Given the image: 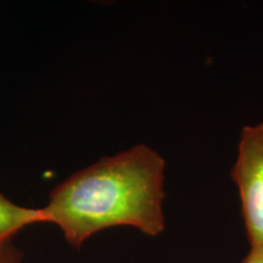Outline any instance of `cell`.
<instances>
[{"instance_id": "3", "label": "cell", "mask_w": 263, "mask_h": 263, "mask_svg": "<svg viewBox=\"0 0 263 263\" xmlns=\"http://www.w3.org/2000/svg\"><path fill=\"white\" fill-rule=\"evenodd\" d=\"M43 223L41 209L20 206L0 193V250L26 227Z\"/></svg>"}, {"instance_id": "4", "label": "cell", "mask_w": 263, "mask_h": 263, "mask_svg": "<svg viewBox=\"0 0 263 263\" xmlns=\"http://www.w3.org/2000/svg\"><path fill=\"white\" fill-rule=\"evenodd\" d=\"M22 258L24 252L16 248L12 241L0 250V263H21Z\"/></svg>"}, {"instance_id": "2", "label": "cell", "mask_w": 263, "mask_h": 263, "mask_svg": "<svg viewBox=\"0 0 263 263\" xmlns=\"http://www.w3.org/2000/svg\"><path fill=\"white\" fill-rule=\"evenodd\" d=\"M251 248H263V122L242 128L232 170Z\"/></svg>"}, {"instance_id": "5", "label": "cell", "mask_w": 263, "mask_h": 263, "mask_svg": "<svg viewBox=\"0 0 263 263\" xmlns=\"http://www.w3.org/2000/svg\"><path fill=\"white\" fill-rule=\"evenodd\" d=\"M241 263H263V248H251Z\"/></svg>"}, {"instance_id": "1", "label": "cell", "mask_w": 263, "mask_h": 263, "mask_svg": "<svg viewBox=\"0 0 263 263\" xmlns=\"http://www.w3.org/2000/svg\"><path fill=\"white\" fill-rule=\"evenodd\" d=\"M164 182L166 160L153 147L138 144L59 183L41 209L43 223L59 227L77 250L114 227H132L155 238L166 228Z\"/></svg>"}]
</instances>
